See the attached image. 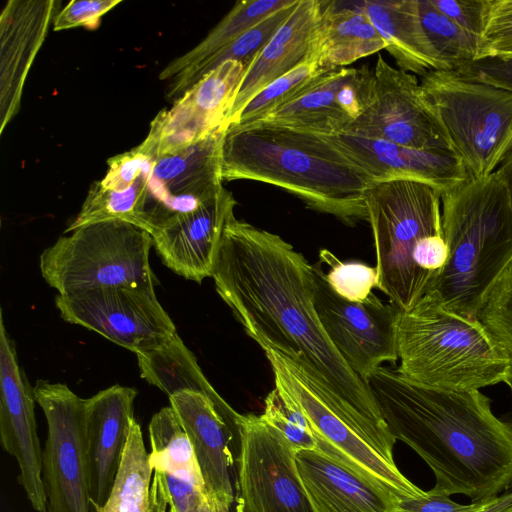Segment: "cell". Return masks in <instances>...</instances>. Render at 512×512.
I'll use <instances>...</instances> for the list:
<instances>
[{"mask_svg": "<svg viewBox=\"0 0 512 512\" xmlns=\"http://www.w3.org/2000/svg\"><path fill=\"white\" fill-rule=\"evenodd\" d=\"M215 288L245 333L262 350L300 357L330 391L338 416L395 464V437L368 384L327 336L314 304V275L302 253L279 235L233 216L217 250Z\"/></svg>", "mask_w": 512, "mask_h": 512, "instance_id": "6da1fadb", "label": "cell"}, {"mask_svg": "<svg viewBox=\"0 0 512 512\" xmlns=\"http://www.w3.org/2000/svg\"><path fill=\"white\" fill-rule=\"evenodd\" d=\"M366 383L395 439L433 472L435 491L480 502L512 487V422L480 390L420 385L386 366Z\"/></svg>", "mask_w": 512, "mask_h": 512, "instance_id": "7a4b0ae2", "label": "cell"}, {"mask_svg": "<svg viewBox=\"0 0 512 512\" xmlns=\"http://www.w3.org/2000/svg\"><path fill=\"white\" fill-rule=\"evenodd\" d=\"M221 177L280 187L348 226L367 221L372 182L325 135L262 122L230 125L221 145Z\"/></svg>", "mask_w": 512, "mask_h": 512, "instance_id": "3957f363", "label": "cell"}, {"mask_svg": "<svg viewBox=\"0 0 512 512\" xmlns=\"http://www.w3.org/2000/svg\"><path fill=\"white\" fill-rule=\"evenodd\" d=\"M441 208L448 257L426 294L477 320L485 295L512 261V203L493 172L442 194Z\"/></svg>", "mask_w": 512, "mask_h": 512, "instance_id": "277c9868", "label": "cell"}, {"mask_svg": "<svg viewBox=\"0 0 512 512\" xmlns=\"http://www.w3.org/2000/svg\"><path fill=\"white\" fill-rule=\"evenodd\" d=\"M367 221L373 234L378 289L402 311L411 309L444 268L441 194L413 180L371 183Z\"/></svg>", "mask_w": 512, "mask_h": 512, "instance_id": "5b68a950", "label": "cell"}, {"mask_svg": "<svg viewBox=\"0 0 512 512\" xmlns=\"http://www.w3.org/2000/svg\"><path fill=\"white\" fill-rule=\"evenodd\" d=\"M400 365L408 380L438 389L479 390L503 382L511 363L479 322L445 309L425 294L396 324Z\"/></svg>", "mask_w": 512, "mask_h": 512, "instance_id": "8992f818", "label": "cell"}, {"mask_svg": "<svg viewBox=\"0 0 512 512\" xmlns=\"http://www.w3.org/2000/svg\"><path fill=\"white\" fill-rule=\"evenodd\" d=\"M40 255V270L60 295L116 286L154 285L149 253L153 237L124 221L82 226Z\"/></svg>", "mask_w": 512, "mask_h": 512, "instance_id": "52a82bcc", "label": "cell"}, {"mask_svg": "<svg viewBox=\"0 0 512 512\" xmlns=\"http://www.w3.org/2000/svg\"><path fill=\"white\" fill-rule=\"evenodd\" d=\"M420 85L470 176L493 173L512 141V92L446 70L428 72Z\"/></svg>", "mask_w": 512, "mask_h": 512, "instance_id": "ba28073f", "label": "cell"}, {"mask_svg": "<svg viewBox=\"0 0 512 512\" xmlns=\"http://www.w3.org/2000/svg\"><path fill=\"white\" fill-rule=\"evenodd\" d=\"M264 352L274 374L275 388L304 414L319 452L365 479L387 487L401 499L425 493L336 414L330 391L308 364L296 355L275 349Z\"/></svg>", "mask_w": 512, "mask_h": 512, "instance_id": "9c48e42d", "label": "cell"}, {"mask_svg": "<svg viewBox=\"0 0 512 512\" xmlns=\"http://www.w3.org/2000/svg\"><path fill=\"white\" fill-rule=\"evenodd\" d=\"M235 424L238 512H314L285 437L261 415L238 413Z\"/></svg>", "mask_w": 512, "mask_h": 512, "instance_id": "30bf717a", "label": "cell"}, {"mask_svg": "<svg viewBox=\"0 0 512 512\" xmlns=\"http://www.w3.org/2000/svg\"><path fill=\"white\" fill-rule=\"evenodd\" d=\"M33 389L47 422L42 456L46 512H91L84 447L85 399L63 383L39 379Z\"/></svg>", "mask_w": 512, "mask_h": 512, "instance_id": "8fae6325", "label": "cell"}, {"mask_svg": "<svg viewBox=\"0 0 512 512\" xmlns=\"http://www.w3.org/2000/svg\"><path fill=\"white\" fill-rule=\"evenodd\" d=\"M314 304L330 341L349 367L365 382L385 362L398 359L396 324L400 310L375 294L362 302L337 295L322 263L313 265Z\"/></svg>", "mask_w": 512, "mask_h": 512, "instance_id": "7c38bea8", "label": "cell"}, {"mask_svg": "<svg viewBox=\"0 0 512 512\" xmlns=\"http://www.w3.org/2000/svg\"><path fill=\"white\" fill-rule=\"evenodd\" d=\"M55 304L66 322L95 331L135 354L154 348L177 332L154 285L58 294Z\"/></svg>", "mask_w": 512, "mask_h": 512, "instance_id": "4fadbf2b", "label": "cell"}, {"mask_svg": "<svg viewBox=\"0 0 512 512\" xmlns=\"http://www.w3.org/2000/svg\"><path fill=\"white\" fill-rule=\"evenodd\" d=\"M373 70L370 104L341 133L420 150L454 152L416 76L391 66L381 55Z\"/></svg>", "mask_w": 512, "mask_h": 512, "instance_id": "5bb4252c", "label": "cell"}, {"mask_svg": "<svg viewBox=\"0 0 512 512\" xmlns=\"http://www.w3.org/2000/svg\"><path fill=\"white\" fill-rule=\"evenodd\" d=\"M219 130L192 146L155 158L138 226L151 236L197 210L223 187Z\"/></svg>", "mask_w": 512, "mask_h": 512, "instance_id": "9a60e30c", "label": "cell"}, {"mask_svg": "<svg viewBox=\"0 0 512 512\" xmlns=\"http://www.w3.org/2000/svg\"><path fill=\"white\" fill-rule=\"evenodd\" d=\"M245 71L240 62L228 60L205 74L170 108L156 115L140 148L158 157L192 146L216 131L226 130Z\"/></svg>", "mask_w": 512, "mask_h": 512, "instance_id": "2e32d148", "label": "cell"}, {"mask_svg": "<svg viewBox=\"0 0 512 512\" xmlns=\"http://www.w3.org/2000/svg\"><path fill=\"white\" fill-rule=\"evenodd\" d=\"M34 389L17 359L0 309V441L19 466L18 482L37 512H46L42 456L35 419Z\"/></svg>", "mask_w": 512, "mask_h": 512, "instance_id": "e0dca14e", "label": "cell"}, {"mask_svg": "<svg viewBox=\"0 0 512 512\" xmlns=\"http://www.w3.org/2000/svg\"><path fill=\"white\" fill-rule=\"evenodd\" d=\"M325 136L372 183L413 180L432 186L442 195L470 178L463 161L454 152L420 150L346 133Z\"/></svg>", "mask_w": 512, "mask_h": 512, "instance_id": "ac0fdd59", "label": "cell"}, {"mask_svg": "<svg viewBox=\"0 0 512 512\" xmlns=\"http://www.w3.org/2000/svg\"><path fill=\"white\" fill-rule=\"evenodd\" d=\"M137 390L113 385L85 399L84 447L92 509L105 504L128 442Z\"/></svg>", "mask_w": 512, "mask_h": 512, "instance_id": "d6986e66", "label": "cell"}, {"mask_svg": "<svg viewBox=\"0 0 512 512\" xmlns=\"http://www.w3.org/2000/svg\"><path fill=\"white\" fill-rule=\"evenodd\" d=\"M59 1L9 0L0 14V134L17 115L30 68Z\"/></svg>", "mask_w": 512, "mask_h": 512, "instance_id": "ffe728a7", "label": "cell"}, {"mask_svg": "<svg viewBox=\"0 0 512 512\" xmlns=\"http://www.w3.org/2000/svg\"><path fill=\"white\" fill-rule=\"evenodd\" d=\"M237 202L224 186L197 210L154 234L162 262L185 279L201 283L212 270L223 231Z\"/></svg>", "mask_w": 512, "mask_h": 512, "instance_id": "44dd1931", "label": "cell"}, {"mask_svg": "<svg viewBox=\"0 0 512 512\" xmlns=\"http://www.w3.org/2000/svg\"><path fill=\"white\" fill-rule=\"evenodd\" d=\"M321 0H298L295 8L245 72L228 116L227 128L258 92L300 65L315 60Z\"/></svg>", "mask_w": 512, "mask_h": 512, "instance_id": "7402d4cb", "label": "cell"}, {"mask_svg": "<svg viewBox=\"0 0 512 512\" xmlns=\"http://www.w3.org/2000/svg\"><path fill=\"white\" fill-rule=\"evenodd\" d=\"M296 463L314 512H400L393 491L318 450L297 452Z\"/></svg>", "mask_w": 512, "mask_h": 512, "instance_id": "603a6c76", "label": "cell"}, {"mask_svg": "<svg viewBox=\"0 0 512 512\" xmlns=\"http://www.w3.org/2000/svg\"><path fill=\"white\" fill-rule=\"evenodd\" d=\"M169 401L192 444L206 491L232 505V428L204 393L179 391Z\"/></svg>", "mask_w": 512, "mask_h": 512, "instance_id": "cb8c5ba5", "label": "cell"}, {"mask_svg": "<svg viewBox=\"0 0 512 512\" xmlns=\"http://www.w3.org/2000/svg\"><path fill=\"white\" fill-rule=\"evenodd\" d=\"M150 462L166 489L169 511L190 512L206 492L189 440L171 406L156 412L149 423Z\"/></svg>", "mask_w": 512, "mask_h": 512, "instance_id": "d4e9b609", "label": "cell"}, {"mask_svg": "<svg viewBox=\"0 0 512 512\" xmlns=\"http://www.w3.org/2000/svg\"><path fill=\"white\" fill-rule=\"evenodd\" d=\"M359 5L400 70L421 77L439 70L421 24L418 0H364Z\"/></svg>", "mask_w": 512, "mask_h": 512, "instance_id": "484cf974", "label": "cell"}, {"mask_svg": "<svg viewBox=\"0 0 512 512\" xmlns=\"http://www.w3.org/2000/svg\"><path fill=\"white\" fill-rule=\"evenodd\" d=\"M315 60L323 67L343 68L385 49L386 44L359 1H323Z\"/></svg>", "mask_w": 512, "mask_h": 512, "instance_id": "4316f807", "label": "cell"}, {"mask_svg": "<svg viewBox=\"0 0 512 512\" xmlns=\"http://www.w3.org/2000/svg\"><path fill=\"white\" fill-rule=\"evenodd\" d=\"M292 0L239 1L194 48L171 61L161 72V80H171L169 99H178L190 86L197 70L213 55L239 38L267 16Z\"/></svg>", "mask_w": 512, "mask_h": 512, "instance_id": "83f0119b", "label": "cell"}, {"mask_svg": "<svg viewBox=\"0 0 512 512\" xmlns=\"http://www.w3.org/2000/svg\"><path fill=\"white\" fill-rule=\"evenodd\" d=\"M140 376L169 396L179 391H195L208 395L231 426L237 412L216 392L203 374L195 355L176 332L154 348L136 354Z\"/></svg>", "mask_w": 512, "mask_h": 512, "instance_id": "f1b7e54d", "label": "cell"}, {"mask_svg": "<svg viewBox=\"0 0 512 512\" xmlns=\"http://www.w3.org/2000/svg\"><path fill=\"white\" fill-rule=\"evenodd\" d=\"M349 71L343 67L327 72L305 94L258 122L328 136L343 132L351 121L339 103L338 90Z\"/></svg>", "mask_w": 512, "mask_h": 512, "instance_id": "f546056e", "label": "cell"}, {"mask_svg": "<svg viewBox=\"0 0 512 512\" xmlns=\"http://www.w3.org/2000/svg\"><path fill=\"white\" fill-rule=\"evenodd\" d=\"M153 467L136 419L131 426L120 468L105 504L95 512H152Z\"/></svg>", "mask_w": 512, "mask_h": 512, "instance_id": "4dcf8cb0", "label": "cell"}, {"mask_svg": "<svg viewBox=\"0 0 512 512\" xmlns=\"http://www.w3.org/2000/svg\"><path fill=\"white\" fill-rule=\"evenodd\" d=\"M422 27L439 70L456 71L480 58L481 38L436 10L429 0H418Z\"/></svg>", "mask_w": 512, "mask_h": 512, "instance_id": "1f68e13d", "label": "cell"}, {"mask_svg": "<svg viewBox=\"0 0 512 512\" xmlns=\"http://www.w3.org/2000/svg\"><path fill=\"white\" fill-rule=\"evenodd\" d=\"M331 70L316 60L308 61L276 79L250 99L231 125L245 126L261 121L270 113L299 98Z\"/></svg>", "mask_w": 512, "mask_h": 512, "instance_id": "d6a6232c", "label": "cell"}, {"mask_svg": "<svg viewBox=\"0 0 512 512\" xmlns=\"http://www.w3.org/2000/svg\"><path fill=\"white\" fill-rule=\"evenodd\" d=\"M297 3L298 0H292L290 4L267 16L235 41L213 55L197 70L192 79L191 86L205 74L228 60L240 62L247 71L266 44L289 17Z\"/></svg>", "mask_w": 512, "mask_h": 512, "instance_id": "836d02e7", "label": "cell"}, {"mask_svg": "<svg viewBox=\"0 0 512 512\" xmlns=\"http://www.w3.org/2000/svg\"><path fill=\"white\" fill-rule=\"evenodd\" d=\"M477 319L512 362V261L485 295Z\"/></svg>", "mask_w": 512, "mask_h": 512, "instance_id": "e575fe53", "label": "cell"}, {"mask_svg": "<svg viewBox=\"0 0 512 512\" xmlns=\"http://www.w3.org/2000/svg\"><path fill=\"white\" fill-rule=\"evenodd\" d=\"M319 261L329 267L326 278L340 297L351 302H362L378 288L376 267L358 261L342 262L332 252L321 249Z\"/></svg>", "mask_w": 512, "mask_h": 512, "instance_id": "d590c367", "label": "cell"}, {"mask_svg": "<svg viewBox=\"0 0 512 512\" xmlns=\"http://www.w3.org/2000/svg\"><path fill=\"white\" fill-rule=\"evenodd\" d=\"M261 417L278 430L296 452L317 450V441L304 414L278 389L264 400Z\"/></svg>", "mask_w": 512, "mask_h": 512, "instance_id": "8d00e7d4", "label": "cell"}, {"mask_svg": "<svg viewBox=\"0 0 512 512\" xmlns=\"http://www.w3.org/2000/svg\"><path fill=\"white\" fill-rule=\"evenodd\" d=\"M512 57V0H490L480 58Z\"/></svg>", "mask_w": 512, "mask_h": 512, "instance_id": "74e56055", "label": "cell"}, {"mask_svg": "<svg viewBox=\"0 0 512 512\" xmlns=\"http://www.w3.org/2000/svg\"><path fill=\"white\" fill-rule=\"evenodd\" d=\"M121 2L122 0H72L55 15L53 29L60 31L81 26L94 29L101 17Z\"/></svg>", "mask_w": 512, "mask_h": 512, "instance_id": "f35d334b", "label": "cell"}, {"mask_svg": "<svg viewBox=\"0 0 512 512\" xmlns=\"http://www.w3.org/2000/svg\"><path fill=\"white\" fill-rule=\"evenodd\" d=\"M430 4L463 29L481 38L490 0H429Z\"/></svg>", "mask_w": 512, "mask_h": 512, "instance_id": "ab89813d", "label": "cell"}, {"mask_svg": "<svg viewBox=\"0 0 512 512\" xmlns=\"http://www.w3.org/2000/svg\"><path fill=\"white\" fill-rule=\"evenodd\" d=\"M455 72L465 78L512 92V57L478 59Z\"/></svg>", "mask_w": 512, "mask_h": 512, "instance_id": "60d3db41", "label": "cell"}, {"mask_svg": "<svg viewBox=\"0 0 512 512\" xmlns=\"http://www.w3.org/2000/svg\"><path fill=\"white\" fill-rule=\"evenodd\" d=\"M490 500V499H489ZM488 500L462 504L433 488L416 498H402L400 512H475Z\"/></svg>", "mask_w": 512, "mask_h": 512, "instance_id": "b9f144b4", "label": "cell"}, {"mask_svg": "<svg viewBox=\"0 0 512 512\" xmlns=\"http://www.w3.org/2000/svg\"><path fill=\"white\" fill-rule=\"evenodd\" d=\"M151 503L152 512H167L169 507L166 489L160 476L155 472L151 483Z\"/></svg>", "mask_w": 512, "mask_h": 512, "instance_id": "7bdbcfd3", "label": "cell"}, {"mask_svg": "<svg viewBox=\"0 0 512 512\" xmlns=\"http://www.w3.org/2000/svg\"><path fill=\"white\" fill-rule=\"evenodd\" d=\"M504 184L512 203V141L494 171Z\"/></svg>", "mask_w": 512, "mask_h": 512, "instance_id": "ee69618b", "label": "cell"}, {"mask_svg": "<svg viewBox=\"0 0 512 512\" xmlns=\"http://www.w3.org/2000/svg\"><path fill=\"white\" fill-rule=\"evenodd\" d=\"M230 507L231 505L206 491L190 512H230Z\"/></svg>", "mask_w": 512, "mask_h": 512, "instance_id": "f6af8a7d", "label": "cell"}, {"mask_svg": "<svg viewBox=\"0 0 512 512\" xmlns=\"http://www.w3.org/2000/svg\"><path fill=\"white\" fill-rule=\"evenodd\" d=\"M512 505V491H508L498 497L488 500L475 512H499Z\"/></svg>", "mask_w": 512, "mask_h": 512, "instance_id": "bcb514c9", "label": "cell"}, {"mask_svg": "<svg viewBox=\"0 0 512 512\" xmlns=\"http://www.w3.org/2000/svg\"><path fill=\"white\" fill-rule=\"evenodd\" d=\"M503 382L506 383L512 391V362L510 363L505 372Z\"/></svg>", "mask_w": 512, "mask_h": 512, "instance_id": "7dc6e473", "label": "cell"}, {"mask_svg": "<svg viewBox=\"0 0 512 512\" xmlns=\"http://www.w3.org/2000/svg\"><path fill=\"white\" fill-rule=\"evenodd\" d=\"M499 512H512V505L506 507L505 509L499 511Z\"/></svg>", "mask_w": 512, "mask_h": 512, "instance_id": "c3c4849f", "label": "cell"}]
</instances>
